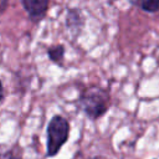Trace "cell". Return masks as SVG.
Segmentation results:
<instances>
[{"label": "cell", "instance_id": "5", "mask_svg": "<svg viewBox=\"0 0 159 159\" xmlns=\"http://www.w3.org/2000/svg\"><path fill=\"white\" fill-rule=\"evenodd\" d=\"M47 56L52 62L61 65L63 62V58H65V46L60 45V43L50 46L47 48Z\"/></svg>", "mask_w": 159, "mask_h": 159}, {"label": "cell", "instance_id": "9", "mask_svg": "<svg viewBox=\"0 0 159 159\" xmlns=\"http://www.w3.org/2000/svg\"><path fill=\"white\" fill-rule=\"evenodd\" d=\"M89 159H107V158L101 157V155H96V157H92V158H89Z\"/></svg>", "mask_w": 159, "mask_h": 159}, {"label": "cell", "instance_id": "3", "mask_svg": "<svg viewBox=\"0 0 159 159\" xmlns=\"http://www.w3.org/2000/svg\"><path fill=\"white\" fill-rule=\"evenodd\" d=\"M21 5L25 9L29 19L35 24L45 17L48 9L47 0H21Z\"/></svg>", "mask_w": 159, "mask_h": 159}, {"label": "cell", "instance_id": "6", "mask_svg": "<svg viewBox=\"0 0 159 159\" xmlns=\"http://www.w3.org/2000/svg\"><path fill=\"white\" fill-rule=\"evenodd\" d=\"M132 5L140 7L147 12H158L159 11V1L157 0H145V1H130Z\"/></svg>", "mask_w": 159, "mask_h": 159}, {"label": "cell", "instance_id": "8", "mask_svg": "<svg viewBox=\"0 0 159 159\" xmlns=\"http://www.w3.org/2000/svg\"><path fill=\"white\" fill-rule=\"evenodd\" d=\"M6 4H7V1H6V0H2V1H1V12H4V10H5V6H6Z\"/></svg>", "mask_w": 159, "mask_h": 159}, {"label": "cell", "instance_id": "4", "mask_svg": "<svg viewBox=\"0 0 159 159\" xmlns=\"http://www.w3.org/2000/svg\"><path fill=\"white\" fill-rule=\"evenodd\" d=\"M84 24V17L78 9H71L66 15V26L72 31H81Z\"/></svg>", "mask_w": 159, "mask_h": 159}, {"label": "cell", "instance_id": "7", "mask_svg": "<svg viewBox=\"0 0 159 159\" xmlns=\"http://www.w3.org/2000/svg\"><path fill=\"white\" fill-rule=\"evenodd\" d=\"M1 159H20L17 155H15L12 152H10V150H7V152H5L4 154H2V157H1Z\"/></svg>", "mask_w": 159, "mask_h": 159}, {"label": "cell", "instance_id": "2", "mask_svg": "<svg viewBox=\"0 0 159 159\" xmlns=\"http://www.w3.org/2000/svg\"><path fill=\"white\" fill-rule=\"evenodd\" d=\"M70 132L68 122L62 116H53L48 124L46 130V155L47 157H55L62 145L67 142Z\"/></svg>", "mask_w": 159, "mask_h": 159}, {"label": "cell", "instance_id": "1", "mask_svg": "<svg viewBox=\"0 0 159 159\" xmlns=\"http://www.w3.org/2000/svg\"><path fill=\"white\" fill-rule=\"evenodd\" d=\"M109 103L111 99L108 91L98 86H91L83 89L78 99L80 109L91 119L102 117L108 111Z\"/></svg>", "mask_w": 159, "mask_h": 159}]
</instances>
